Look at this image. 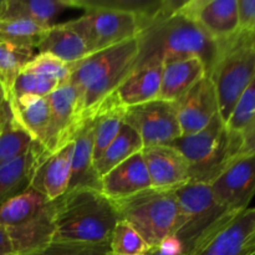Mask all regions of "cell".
<instances>
[{"mask_svg":"<svg viewBox=\"0 0 255 255\" xmlns=\"http://www.w3.org/2000/svg\"><path fill=\"white\" fill-rule=\"evenodd\" d=\"M46 30V27L25 19H0V40L21 46L36 49Z\"/></svg>","mask_w":255,"mask_h":255,"instance_id":"cell-31","label":"cell"},{"mask_svg":"<svg viewBox=\"0 0 255 255\" xmlns=\"http://www.w3.org/2000/svg\"><path fill=\"white\" fill-rule=\"evenodd\" d=\"M95 141H94V163L100 158L115 137L119 134L124 125L125 107L120 105L112 92L95 110Z\"/></svg>","mask_w":255,"mask_h":255,"instance_id":"cell-26","label":"cell"},{"mask_svg":"<svg viewBox=\"0 0 255 255\" xmlns=\"http://www.w3.org/2000/svg\"><path fill=\"white\" fill-rule=\"evenodd\" d=\"M47 203L42 194L29 188L0 206V226L5 229L19 226L36 216Z\"/></svg>","mask_w":255,"mask_h":255,"instance_id":"cell-28","label":"cell"},{"mask_svg":"<svg viewBox=\"0 0 255 255\" xmlns=\"http://www.w3.org/2000/svg\"><path fill=\"white\" fill-rule=\"evenodd\" d=\"M67 9L84 10L80 0H5L0 19H25L49 29Z\"/></svg>","mask_w":255,"mask_h":255,"instance_id":"cell-22","label":"cell"},{"mask_svg":"<svg viewBox=\"0 0 255 255\" xmlns=\"http://www.w3.org/2000/svg\"><path fill=\"white\" fill-rule=\"evenodd\" d=\"M84 14L65 24L85 41L90 54L134 39L141 34L138 15L115 7L91 5L80 0Z\"/></svg>","mask_w":255,"mask_h":255,"instance_id":"cell-7","label":"cell"},{"mask_svg":"<svg viewBox=\"0 0 255 255\" xmlns=\"http://www.w3.org/2000/svg\"><path fill=\"white\" fill-rule=\"evenodd\" d=\"M255 120V79L237 101L226 126L229 131L243 133Z\"/></svg>","mask_w":255,"mask_h":255,"instance_id":"cell-34","label":"cell"},{"mask_svg":"<svg viewBox=\"0 0 255 255\" xmlns=\"http://www.w3.org/2000/svg\"><path fill=\"white\" fill-rule=\"evenodd\" d=\"M163 61L149 59L134 65L133 70L117 86L114 94L124 107L136 106L158 100Z\"/></svg>","mask_w":255,"mask_h":255,"instance_id":"cell-17","label":"cell"},{"mask_svg":"<svg viewBox=\"0 0 255 255\" xmlns=\"http://www.w3.org/2000/svg\"><path fill=\"white\" fill-rule=\"evenodd\" d=\"M148 188L152 184L142 151L101 177V192L111 201L127 198Z\"/></svg>","mask_w":255,"mask_h":255,"instance_id":"cell-19","label":"cell"},{"mask_svg":"<svg viewBox=\"0 0 255 255\" xmlns=\"http://www.w3.org/2000/svg\"><path fill=\"white\" fill-rule=\"evenodd\" d=\"M179 9L218 42L239 32L238 0H192L182 2Z\"/></svg>","mask_w":255,"mask_h":255,"instance_id":"cell-13","label":"cell"},{"mask_svg":"<svg viewBox=\"0 0 255 255\" xmlns=\"http://www.w3.org/2000/svg\"><path fill=\"white\" fill-rule=\"evenodd\" d=\"M182 2L164 1L162 9L138 35L139 54L136 64L149 59L162 61L179 57H199L207 76L221 52L218 41L209 36L192 17L181 11Z\"/></svg>","mask_w":255,"mask_h":255,"instance_id":"cell-1","label":"cell"},{"mask_svg":"<svg viewBox=\"0 0 255 255\" xmlns=\"http://www.w3.org/2000/svg\"><path fill=\"white\" fill-rule=\"evenodd\" d=\"M239 31L255 35V0H238Z\"/></svg>","mask_w":255,"mask_h":255,"instance_id":"cell-37","label":"cell"},{"mask_svg":"<svg viewBox=\"0 0 255 255\" xmlns=\"http://www.w3.org/2000/svg\"><path fill=\"white\" fill-rule=\"evenodd\" d=\"M34 47L21 46L0 40V81L9 96L17 75L35 56Z\"/></svg>","mask_w":255,"mask_h":255,"instance_id":"cell-29","label":"cell"},{"mask_svg":"<svg viewBox=\"0 0 255 255\" xmlns=\"http://www.w3.org/2000/svg\"><path fill=\"white\" fill-rule=\"evenodd\" d=\"M173 192L179 206L174 237L182 244L186 255L203 234L231 214L238 213L228 211L217 201L209 183L188 182Z\"/></svg>","mask_w":255,"mask_h":255,"instance_id":"cell-8","label":"cell"},{"mask_svg":"<svg viewBox=\"0 0 255 255\" xmlns=\"http://www.w3.org/2000/svg\"><path fill=\"white\" fill-rule=\"evenodd\" d=\"M35 143L36 142L12 117L11 121L0 131V167L26 153Z\"/></svg>","mask_w":255,"mask_h":255,"instance_id":"cell-30","label":"cell"},{"mask_svg":"<svg viewBox=\"0 0 255 255\" xmlns=\"http://www.w3.org/2000/svg\"><path fill=\"white\" fill-rule=\"evenodd\" d=\"M111 255H146L149 246L131 224L120 219L109 239Z\"/></svg>","mask_w":255,"mask_h":255,"instance_id":"cell-32","label":"cell"},{"mask_svg":"<svg viewBox=\"0 0 255 255\" xmlns=\"http://www.w3.org/2000/svg\"><path fill=\"white\" fill-rule=\"evenodd\" d=\"M0 255H14V254H0Z\"/></svg>","mask_w":255,"mask_h":255,"instance_id":"cell-44","label":"cell"},{"mask_svg":"<svg viewBox=\"0 0 255 255\" xmlns=\"http://www.w3.org/2000/svg\"><path fill=\"white\" fill-rule=\"evenodd\" d=\"M152 188H179L191 182L189 164L186 157L169 144L143 147L142 149Z\"/></svg>","mask_w":255,"mask_h":255,"instance_id":"cell-16","label":"cell"},{"mask_svg":"<svg viewBox=\"0 0 255 255\" xmlns=\"http://www.w3.org/2000/svg\"><path fill=\"white\" fill-rule=\"evenodd\" d=\"M72 141L75 147L72 157V176L69 189L87 187L101 191V178L94 167V114L82 117L75 131Z\"/></svg>","mask_w":255,"mask_h":255,"instance_id":"cell-18","label":"cell"},{"mask_svg":"<svg viewBox=\"0 0 255 255\" xmlns=\"http://www.w3.org/2000/svg\"><path fill=\"white\" fill-rule=\"evenodd\" d=\"M219 45L221 52L208 76L216 89L219 116L227 124L241 95L255 79L254 35L239 31Z\"/></svg>","mask_w":255,"mask_h":255,"instance_id":"cell-6","label":"cell"},{"mask_svg":"<svg viewBox=\"0 0 255 255\" xmlns=\"http://www.w3.org/2000/svg\"><path fill=\"white\" fill-rule=\"evenodd\" d=\"M44 153L42 146L35 143L26 153L0 167V206L30 188L34 172Z\"/></svg>","mask_w":255,"mask_h":255,"instance_id":"cell-23","label":"cell"},{"mask_svg":"<svg viewBox=\"0 0 255 255\" xmlns=\"http://www.w3.org/2000/svg\"><path fill=\"white\" fill-rule=\"evenodd\" d=\"M74 64H66L50 54H37L22 70L57 80L60 85L69 82Z\"/></svg>","mask_w":255,"mask_h":255,"instance_id":"cell-35","label":"cell"},{"mask_svg":"<svg viewBox=\"0 0 255 255\" xmlns=\"http://www.w3.org/2000/svg\"><path fill=\"white\" fill-rule=\"evenodd\" d=\"M36 49L39 54H50L66 64H76L90 55L84 40L65 22L49 27L42 34Z\"/></svg>","mask_w":255,"mask_h":255,"instance_id":"cell-25","label":"cell"},{"mask_svg":"<svg viewBox=\"0 0 255 255\" xmlns=\"http://www.w3.org/2000/svg\"><path fill=\"white\" fill-rule=\"evenodd\" d=\"M249 248H251L252 255H255V232L253 236H252L251 242H249Z\"/></svg>","mask_w":255,"mask_h":255,"instance_id":"cell-42","label":"cell"},{"mask_svg":"<svg viewBox=\"0 0 255 255\" xmlns=\"http://www.w3.org/2000/svg\"><path fill=\"white\" fill-rule=\"evenodd\" d=\"M146 255H186L183 247L174 236L164 239L161 244L148 249Z\"/></svg>","mask_w":255,"mask_h":255,"instance_id":"cell-38","label":"cell"},{"mask_svg":"<svg viewBox=\"0 0 255 255\" xmlns=\"http://www.w3.org/2000/svg\"><path fill=\"white\" fill-rule=\"evenodd\" d=\"M60 86V82L51 77L21 70L12 84L7 99H21L25 96L47 97Z\"/></svg>","mask_w":255,"mask_h":255,"instance_id":"cell-33","label":"cell"},{"mask_svg":"<svg viewBox=\"0 0 255 255\" xmlns=\"http://www.w3.org/2000/svg\"><path fill=\"white\" fill-rule=\"evenodd\" d=\"M29 255H111L109 242L91 244L52 241L40 251Z\"/></svg>","mask_w":255,"mask_h":255,"instance_id":"cell-36","label":"cell"},{"mask_svg":"<svg viewBox=\"0 0 255 255\" xmlns=\"http://www.w3.org/2000/svg\"><path fill=\"white\" fill-rule=\"evenodd\" d=\"M211 187L217 201L228 211L248 209L255 196V151L237 157Z\"/></svg>","mask_w":255,"mask_h":255,"instance_id":"cell-11","label":"cell"},{"mask_svg":"<svg viewBox=\"0 0 255 255\" xmlns=\"http://www.w3.org/2000/svg\"><path fill=\"white\" fill-rule=\"evenodd\" d=\"M124 122L139 134L143 147L169 144L182 136L176 102L154 100L125 107Z\"/></svg>","mask_w":255,"mask_h":255,"instance_id":"cell-9","label":"cell"},{"mask_svg":"<svg viewBox=\"0 0 255 255\" xmlns=\"http://www.w3.org/2000/svg\"><path fill=\"white\" fill-rule=\"evenodd\" d=\"M15 122L42 146L50 125V105L47 97L25 96L7 99Z\"/></svg>","mask_w":255,"mask_h":255,"instance_id":"cell-24","label":"cell"},{"mask_svg":"<svg viewBox=\"0 0 255 255\" xmlns=\"http://www.w3.org/2000/svg\"><path fill=\"white\" fill-rule=\"evenodd\" d=\"M169 146L186 157L191 182L211 184L231 162L242 156L243 137L241 133L229 131L218 115L204 129L181 136Z\"/></svg>","mask_w":255,"mask_h":255,"instance_id":"cell-4","label":"cell"},{"mask_svg":"<svg viewBox=\"0 0 255 255\" xmlns=\"http://www.w3.org/2000/svg\"><path fill=\"white\" fill-rule=\"evenodd\" d=\"M255 207L233 213L201 237L187 255H252Z\"/></svg>","mask_w":255,"mask_h":255,"instance_id":"cell-10","label":"cell"},{"mask_svg":"<svg viewBox=\"0 0 255 255\" xmlns=\"http://www.w3.org/2000/svg\"><path fill=\"white\" fill-rule=\"evenodd\" d=\"M4 1H5V0H0V9H1L2 5H4Z\"/></svg>","mask_w":255,"mask_h":255,"instance_id":"cell-43","label":"cell"},{"mask_svg":"<svg viewBox=\"0 0 255 255\" xmlns=\"http://www.w3.org/2000/svg\"><path fill=\"white\" fill-rule=\"evenodd\" d=\"M54 241L106 243L120 221L114 202L94 188L69 189L54 201Z\"/></svg>","mask_w":255,"mask_h":255,"instance_id":"cell-2","label":"cell"},{"mask_svg":"<svg viewBox=\"0 0 255 255\" xmlns=\"http://www.w3.org/2000/svg\"><path fill=\"white\" fill-rule=\"evenodd\" d=\"M254 46H255V35H254Z\"/></svg>","mask_w":255,"mask_h":255,"instance_id":"cell-45","label":"cell"},{"mask_svg":"<svg viewBox=\"0 0 255 255\" xmlns=\"http://www.w3.org/2000/svg\"><path fill=\"white\" fill-rule=\"evenodd\" d=\"M50 105V125L42 148L49 154L72 141L82 119L79 94L70 82L60 85L47 96Z\"/></svg>","mask_w":255,"mask_h":255,"instance_id":"cell-12","label":"cell"},{"mask_svg":"<svg viewBox=\"0 0 255 255\" xmlns=\"http://www.w3.org/2000/svg\"><path fill=\"white\" fill-rule=\"evenodd\" d=\"M176 107L182 136L194 134L206 128L219 115L216 89L209 76L199 80L176 102Z\"/></svg>","mask_w":255,"mask_h":255,"instance_id":"cell-14","label":"cell"},{"mask_svg":"<svg viewBox=\"0 0 255 255\" xmlns=\"http://www.w3.org/2000/svg\"><path fill=\"white\" fill-rule=\"evenodd\" d=\"M112 202L120 219L131 224L149 248L158 246L176 233L179 206L173 191L148 188Z\"/></svg>","mask_w":255,"mask_h":255,"instance_id":"cell-5","label":"cell"},{"mask_svg":"<svg viewBox=\"0 0 255 255\" xmlns=\"http://www.w3.org/2000/svg\"><path fill=\"white\" fill-rule=\"evenodd\" d=\"M254 151H255V146H254Z\"/></svg>","mask_w":255,"mask_h":255,"instance_id":"cell-46","label":"cell"},{"mask_svg":"<svg viewBox=\"0 0 255 255\" xmlns=\"http://www.w3.org/2000/svg\"><path fill=\"white\" fill-rule=\"evenodd\" d=\"M5 101H7V94L4 85H2L1 81H0V106H1Z\"/></svg>","mask_w":255,"mask_h":255,"instance_id":"cell-41","label":"cell"},{"mask_svg":"<svg viewBox=\"0 0 255 255\" xmlns=\"http://www.w3.org/2000/svg\"><path fill=\"white\" fill-rule=\"evenodd\" d=\"M243 137V151L242 154L251 153L254 152V146H255V120L252 122L251 126L246 129V131L242 133Z\"/></svg>","mask_w":255,"mask_h":255,"instance_id":"cell-39","label":"cell"},{"mask_svg":"<svg viewBox=\"0 0 255 255\" xmlns=\"http://www.w3.org/2000/svg\"><path fill=\"white\" fill-rule=\"evenodd\" d=\"M138 37L94 52L74 64L69 82L79 94L82 117L94 112L133 70Z\"/></svg>","mask_w":255,"mask_h":255,"instance_id":"cell-3","label":"cell"},{"mask_svg":"<svg viewBox=\"0 0 255 255\" xmlns=\"http://www.w3.org/2000/svg\"><path fill=\"white\" fill-rule=\"evenodd\" d=\"M14 255H29L54 241V202H49L29 221L5 229Z\"/></svg>","mask_w":255,"mask_h":255,"instance_id":"cell-20","label":"cell"},{"mask_svg":"<svg viewBox=\"0 0 255 255\" xmlns=\"http://www.w3.org/2000/svg\"><path fill=\"white\" fill-rule=\"evenodd\" d=\"M142 149H143V142L139 134L124 122L119 134L115 137L106 151L94 163L95 171L101 178L115 167L119 166L120 163L126 161L137 152H141Z\"/></svg>","mask_w":255,"mask_h":255,"instance_id":"cell-27","label":"cell"},{"mask_svg":"<svg viewBox=\"0 0 255 255\" xmlns=\"http://www.w3.org/2000/svg\"><path fill=\"white\" fill-rule=\"evenodd\" d=\"M0 254H12L11 244L6 231L0 226Z\"/></svg>","mask_w":255,"mask_h":255,"instance_id":"cell-40","label":"cell"},{"mask_svg":"<svg viewBox=\"0 0 255 255\" xmlns=\"http://www.w3.org/2000/svg\"><path fill=\"white\" fill-rule=\"evenodd\" d=\"M74 147V141H70L52 153H44L35 169L30 188L49 202L64 196L71 182Z\"/></svg>","mask_w":255,"mask_h":255,"instance_id":"cell-15","label":"cell"},{"mask_svg":"<svg viewBox=\"0 0 255 255\" xmlns=\"http://www.w3.org/2000/svg\"><path fill=\"white\" fill-rule=\"evenodd\" d=\"M204 76H207L206 65L199 57L166 60L163 61L158 100L177 102Z\"/></svg>","mask_w":255,"mask_h":255,"instance_id":"cell-21","label":"cell"}]
</instances>
